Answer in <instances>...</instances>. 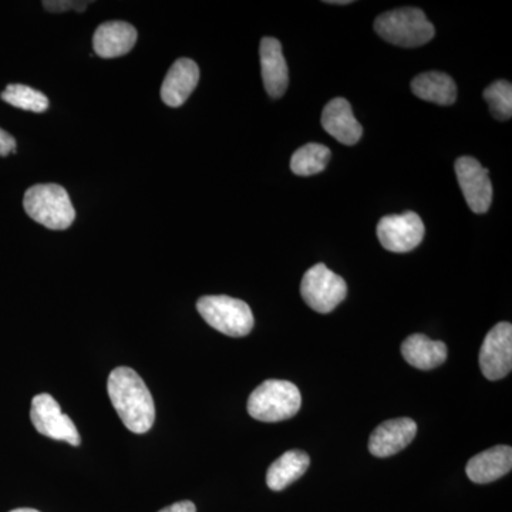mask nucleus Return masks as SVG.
<instances>
[{"mask_svg":"<svg viewBox=\"0 0 512 512\" xmlns=\"http://www.w3.org/2000/svg\"><path fill=\"white\" fill-rule=\"evenodd\" d=\"M262 80L266 93L272 99H281L289 84L288 64L282 53V45L275 37H264L259 47Z\"/></svg>","mask_w":512,"mask_h":512,"instance_id":"12","label":"nucleus"},{"mask_svg":"<svg viewBox=\"0 0 512 512\" xmlns=\"http://www.w3.org/2000/svg\"><path fill=\"white\" fill-rule=\"evenodd\" d=\"M512 468V448L495 446L477 454L467 463L466 473L473 483L488 484L510 473Z\"/></svg>","mask_w":512,"mask_h":512,"instance_id":"16","label":"nucleus"},{"mask_svg":"<svg viewBox=\"0 0 512 512\" xmlns=\"http://www.w3.org/2000/svg\"><path fill=\"white\" fill-rule=\"evenodd\" d=\"M330 150L318 143H309L295 151L291 160V170L299 177H309L325 171L330 160Z\"/></svg>","mask_w":512,"mask_h":512,"instance_id":"20","label":"nucleus"},{"mask_svg":"<svg viewBox=\"0 0 512 512\" xmlns=\"http://www.w3.org/2000/svg\"><path fill=\"white\" fill-rule=\"evenodd\" d=\"M23 208L33 221L53 231L72 227L76 220L72 200L62 185H33L25 192Z\"/></svg>","mask_w":512,"mask_h":512,"instance_id":"2","label":"nucleus"},{"mask_svg":"<svg viewBox=\"0 0 512 512\" xmlns=\"http://www.w3.org/2000/svg\"><path fill=\"white\" fill-rule=\"evenodd\" d=\"M329 3V5H349L350 0H333V2H326Z\"/></svg>","mask_w":512,"mask_h":512,"instance_id":"26","label":"nucleus"},{"mask_svg":"<svg viewBox=\"0 0 512 512\" xmlns=\"http://www.w3.org/2000/svg\"><path fill=\"white\" fill-rule=\"evenodd\" d=\"M426 228L416 212L387 215L377 224V238L384 249L396 254L410 252L423 241Z\"/></svg>","mask_w":512,"mask_h":512,"instance_id":"8","label":"nucleus"},{"mask_svg":"<svg viewBox=\"0 0 512 512\" xmlns=\"http://www.w3.org/2000/svg\"><path fill=\"white\" fill-rule=\"evenodd\" d=\"M200 82V67L191 59H178L161 86V99L168 107L183 106Z\"/></svg>","mask_w":512,"mask_h":512,"instance_id":"13","label":"nucleus"},{"mask_svg":"<svg viewBox=\"0 0 512 512\" xmlns=\"http://www.w3.org/2000/svg\"><path fill=\"white\" fill-rule=\"evenodd\" d=\"M377 35L400 47H419L436 35L426 13L417 8H402L383 13L375 20Z\"/></svg>","mask_w":512,"mask_h":512,"instance_id":"4","label":"nucleus"},{"mask_svg":"<svg viewBox=\"0 0 512 512\" xmlns=\"http://www.w3.org/2000/svg\"><path fill=\"white\" fill-rule=\"evenodd\" d=\"M0 97L10 106L20 110L45 113L49 109V99L45 94L25 84H9Z\"/></svg>","mask_w":512,"mask_h":512,"instance_id":"21","label":"nucleus"},{"mask_svg":"<svg viewBox=\"0 0 512 512\" xmlns=\"http://www.w3.org/2000/svg\"><path fill=\"white\" fill-rule=\"evenodd\" d=\"M197 309L202 319L231 338H244L254 329V315L248 303L231 296H202Z\"/></svg>","mask_w":512,"mask_h":512,"instance_id":"5","label":"nucleus"},{"mask_svg":"<svg viewBox=\"0 0 512 512\" xmlns=\"http://www.w3.org/2000/svg\"><path fill=\"white\" fill-rule=\"evenodd\" d=\"M16 151V140L15 137L10 136L8 131L0 128V157L9 156L10 153Z\"/></svg>","mask_w":512,"mask_h":512,"instance_id":"24","label":"nucleus"},{"mask_svg":"<svg viewBox=\"0 0 512 512\" xmlns=\"http://www.w3.org/2000/svg\"><path fill=\"white\" fill-rule=\"evenodd\" d=\"M480 367L488 380H501L512 367V326L501 322L485 336L480 352Z\"/></svg>","mask_w":512,"mask_h":512,"instance_id":"9","label":"nucleus"},{"mask_svg":"<svg viewBox=\"0 0 512 512\" xmlns=\"http://www.w3.org/2000/svg\"><path fill=\"white\" fill-rule=\"evenodd\" d=\"M10 512H40V511L33 510V508H18V510H13Z\"/></svg>","mask_w":512,"mask_h":512,"instance_id":"27","label":"nucleus"},{"mask_svg":"<svg viewBox=\"0 0 512 512\" xmlns=\"http://www.w3.org/2000/svg\"><path fill=\"white\" fill-rule=\"evenodd\" d=\"M490 171L473 157H460L456 161L458 184L463 191L468 207L476 214H485L493 202V184Z\"/></svg>","mask_w":512,"mask_h":512,"instance_id":"10","label":"nucleus"},{"mask_svg":"<svg viewBox=\"0 0 512 512\" xmlns=\"http://www.w3.org/2000/svg\"><path fill=\"white\" fill-rule=\"evenodd\" d=\"M92 2H74V0H50V2H43V6L47 12L59 13L66 12V10H77V12H84L87 6Z\"/></svg>","mask_w":512,"mask_h":512,"instance_id":"23","label":"nucleus"},{"mask_svg":"<svg viewBox=\"0 0 512 512\" xmlns=\"http://www.w3.org/2000/svg\"><path fill=\"white\" fill-rule=\"evenodd\" d=\"M158 512H197V508H195V504L191 503V501H180V503L170 505V507L163 508V510Z\"/></svg>","mask_w":512,"mask_h":512,"instance_id":"25","label":"nucleus"},{"mask_svg":"<svg viewBox=\"0 0 512 512\" xmlns=\"http://www.w3.org/2000/svg\"><path fill=\"white\" fill-rule=\"evenodd\" d=\"M301 406V392L286 380H266L248 399L249 416L265 423L292 419Z\"/></svg>","mask_w":512,"mask_h":512,"instance_id":"3","label":"nucleus"},{"mask_svg":"<svg viewBox=\"0 0 512 512\" xmlns=\"http://www.w3.org/2000/svg\"><path fill=\"white\" fill-rule=\"evenodd\" d=\"M107 390L114 409L128 430L147 433L156 420V406L147 384L130 367H117L110 373Z\"/></svg>","mask_w":512,"mask_h":512,"instance_id":"1","label":"nucleus"},{"mask_svg":"<svg viewBox=\"0 0 512 512\" xmlns=\"http://www.w3.org/2000/svg\"><path fill=\"white\" fill-rule=\"evenodd\" d=\"M495 120L507 121L512 116V86L507 80H498L483 93Z\"/></svg>","mask_w":512,"mask_h":512,"instance_id":"22","label":"nucleus"},{"mask_svg":"<svg viewBox=\"0 0 512 512\" xmlns=\"http://www.w3.org/2000/svg\"><path fill=\"white\" fill-rule=\"evenodd\" d=\"M322 127L345 146H355L363 134V128L356 120L352 106L342 97H336L326 104L322 113Z\"/></svg>","mask_w":512,"mask_h":512,"instance_id":"14","label":"nucleus"},{"mask_svg":"<svg viewBox=\"0 0 512 512\" xmlns=\"http://www.w3.org/2000/svg\"><path fill=\"white\" fill-rule=\"evenodd\" d=\"M30 419L37 433L49 439L66 441L74 447L82 443L72 419L62 412L60 404L50 394H37L33 397Z\"/></svg>","mask_w":512,"mask_h":512,"instance_id":"7","label":"nucleus"},{"mask_svg":"<svg viewBox=\"0 0 512 512\" xmlns=\"http://www.w3.org/2000/svg\"><path fill=\"white\" fill-rule=\"evenodd\" d=\"M303 301L318 313H330L345 301L348 285L342 276L330 271L325 264L312 266L303 275L301 284Z\"/></svg>","mask_w":512,"mask_h":512,"instance_id":"6","label":"nucleus"},{"mask_svg":"<svg viewBox=\"0 0 512 512\" xmlns=\"http://www.w3.org/2000/svg\"><path fill=\"white\" fill-rule=\"evenodd\" d=\"M402 355L416 369L433 370L446 362L448 352L446 343L416 333L402 343Z\"/></svg>","mask_w":512,"mask_h":512,"instance_id":"17","label":"nucleus"},{"mask_svg":"<svg viewBox=\"0 0 512 512\" xmlns=\"http://www.w3.org/2000/svg\"><path fill=\"white\" fill-rule=\"evenodd\" d=\"M416 434V421L409 417L384 421L370 436V453L380 458L394 456L409 446Z\"/></svg>","mask_w":512,"mask_h":512,"instance_id":"11","label":"nucleus"},{"mask_svg":"<svg viewBox=\"0 0 512 512\" xmlns=\"http://www.w3.org/2000/svg\"><path fill=\"white\" fill-rule=\"evenodd\" d=\"M137 42V30L121 20H111L97 28L93 36L94 52L103 59L127 55Z\"/></svg>","mask_w":512,"mask_h":512,"instance_id":"15","label":"nucleus"},{"mask_svg":"<svg viewBox=\"0 0 512 512\" xmlns=\"http://www.w3.org/2000/svg\"><path fill=\"white\" fill-rule=\"evenodd\" d=\"M413 93L416 97L440 106H451L457 100V86L446 73H421L412 82Z\"/></svg>","mask_w":512,"mask_h":512,"instance_id":"19","label":"nucleus"},{"mask_svg":"<svg viewBox=\"0 0 512 512\" xmlns=\"http://www.w3.org/2000/svg\"><path fill=\"white\" fill-rule=\"evenodd\" d=\"M311 457L301 450L286 451L272 463L266 473V484L272 491H282L306 473Z\"/></svg>","mask_w":512,"mask_h":512,"instance_id":"18","label":"nucleus"}]
</instances>
